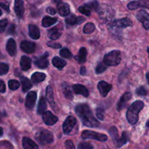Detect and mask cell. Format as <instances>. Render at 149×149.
<instances>
[{
	"label": "cell",
	"instance_id": "cell-1",
	"mask_svg": "<svg viewBox=\"0 0 149 149\" xmlns=\"http://www.w3.org/2000/svg\"><path fill=\"white\" fill-rule=\"evenodd\" d=\"M75 111L84 126L88 127H97L100 125V123L95 118L88 105L85 104L78 105L75 108Z\"/></svg>",
	"mask_w": 149,
	"mask_h": 149
},
{
	"label": "cell",
	"instance_id": "cell-2",
	"mask_svg": "<svg viewBox=\"0 0 149 149\" xmlns=\"http://www.w3.org/2000/svg\"><path fill=\"white\" fill-rule=\"evenodd\" d=\"M144 104L142 101L138 100L132 104L127 111V119L130 124H135L138 121V114L143 108Z\"/></svg>",
	"mask_w": 149,
	"mask_h": 149
},
{
	"label": "cell",
	"instance_id": "cell-3",
	"mask_svg": "<svg viewBox=\"0 0 149 149\" xmlns=\"http://www.w3.org/2000/svg\"><path fill=\"white\" fill-rule=\"evenodd\" d=\"M122 60L119 51H112L106 54L103 57V62L107 66H116L119 64Z\"/></svg>",
	"mask_w": 149,
	"mask_h": 149
},
{
	"label": "cell",
	"instance_id": "cell-4",
	"mask_svg": "<svg viewBox=\"0 0 149 149\" xmlns=\"http://www.w3.org/2000/svg\"><path fill=\"white\" fill-rule=\"evenodd\" d=\"M37 141L42 145L49 144L53 142V134L50 131L47 129H42L36 135Z\"/></svg>",
	"mask_w": 149,
	"mask_h": 149
},
{
	"label": "cell",
	"instance_id": "cell-5",
	"mask_svg": "<svg viewBox=\"0 0 149 149\" xmlns=\"http://www.w3.org/2000/svg\"><path fill=\"white\" fill-rule=\"evenodd\" d=\"M81 137L83 139H93V140H99V141H106L108 140V137L106 134L97 133L96 131H90V130H85L81 133Z\"/></svg>",
	"mask_w": 149,
	"mask_h": 149
},
{
	"label": "cell",
	"instance_id": "cell-6",
	"mask_svg": "<svg viewBox=\"0 0 149 149\" xmlns=\"http://www.w3.org/2000/svg\"><path fill=\"white\" fill-rule=\"evenodd\" d=\"M77 124V120L72 115H70L68 118L65 119V121H64L63 124V129L65 134H68L72 131V129H74V127H75V125Z\"/></svg>",
	"mask_w": 149,
	"mask_h": 149
},
{
	"label": "cell",
	"instance_id": "cell-7",
	"mask_svg": "<svg viewBox=\"0 0 149 149\" xmlns=\"http://www.w3.org/2000/svg\"><path fill=\"white\" fill-rule=\"evenodd\" d=\"M132 22L129 18H125L120 19V20H116L113 22L111 24V28L115 29H124V28L132 26Z\"/></svg>",
	"mask_w": 149,
	"mask_h": 149
},
{
	"label": "cell",
	"instance_id": "cell-8",
	"mask_svg": "<svg viewBox=\"0 0 149 149\" xmlns=\"http://www.w3.org/2000/svg\"><path fill=\"white\" fill-rule=\"evenodd\" d=\"M48 53H45L42 56L37 57L35 58L34 64L37 67L40 69H45L49 65V61H48Z\"/></svg>",
	"mask_w": 149,
	"mask_h": 149
},
{
	"label": "cell",
	"instance_id": "cell-9",
	"mask_svg": "<svg viewBox=\"0 0 149 149\" xmlns=\"http://www.w3.org/2000/svg\"><path fill=\"white\" fill-rule=\"evenodd\" d=\"M136 18L138 20L142 22L144 28L149 29V14L145 10H140L137 13Z\"/></svg>",
	"mask_w": 149,
	"mask_h": 149
},
{
	"label": "cell",
	"instance_id": "cell-10",
	"mask_svg": "<svg viewBox=\"0 0 149 149\" xmlns=\"http://www.w3.org/2000/svg\"><path fill=\"white\" fill-rule=\"evenodd\" d=\"M42 119L45 124L49 126L54 125L58 121V117L52 113L50 111H46L42 114Z\"/></svg>",
	"mask_w": 149,
	"mask_h": 149
},
{
	"label": "cell",
	"instance_id": "cell-11",
	"mask_svg": "<svg viewBox=\"0 0 149 149\" xmlns=\"http://www.w3.org/2000/svg\"><path fill=\"white\" fill-rule=\"evenodd\" d=\"M36 97H37V94L36 91H30L28 93L26 98V107L28 109L32 110L34 108Z\"/></svg>",
	"mask_w": 149,
	"mask_h": 149
},
{
	"label": "cell",
	"instance_id": "cell-12",
	"mask_svg": "<svg viewBox=\"0 0 149 149\" xmlns=\"http://www.w3.org/2000/svg\"><path fill=\"white\" fill-rule=\"evenodd\" d=\"M127 7L131 10H136L139 7H145L149 9V0H138L129 3Z\"/></svg>",
	"mask_w": 149,
	"mask_h": 149
},
{
	"label": "cell",
	"instance_id": "cell-13",
	"mask_svg": "<svg viewBox=\"0 0 149 149\" xmlns=\"http://www.w3.org/2000/svg\"><path fill=\"white\" fill-rule=\"evenodd\" d=\"M132 98V93L130 92H125L123 95L122 96V97L120 98L119 101L118 102L117 106H116V109L118 111H121L122 109L126 107L127 102L129 100H130V99Z\"/></svg>",
	"mask_w": 149,
	"mask_h": 149
},
{
	"label": "cell",
	"instance_id": "cell-14",
	"mask_svg": "<svg viewBox=\"0 0 149 149\" xmlns=\"http://www.w3.org/2000/svg\"><path fill=\"white\" fill-rule=\"evenodd\" d=\"M97 89L100 91V95L105 97V96H107L109 92L111 90L112 86L105 81H100L97 84Z\"/></svg>",
	"mask_w": 149,
	"mask_h": 149
},
{
	"label": "cell",
	"instance_id": "cell-15",
	"mask_svg": "<svg viewBox=\"0 0 149 149\" xmlns=\"http://www.w3.org/2000/svg\"><path fill=\"white\" fill-rule=\"evenodd\" d=\"M20 48L23 51L27 53H32L36 49V44L30 41H23L20 44Z\"/></svg>",
	"mask_w": 149,
	"mask_h": 149
},
{
	"label": "cell",
	"instance_id": "cell-16",
	"mask_svg": "<svg viewBox=\"0 0 149 149\" xmlns=\"http://www.w3.org/2000/svg\"><path fill=\"white\" fill-rule=\"evenodd\" d=\"M85 20V18L81 16H77L75 15H71L69 16H67L65 18V22L68 25L74 26V25L80 24L83 21Z\"/></svg>",
	"mask_w": 149,
	"mask_h": 149
},
{
	"label": "cell",
	"instance_id": "cell-17",
	"mask_svg": "<svg viewBox=\"0 0 149 149\" xmlns=\"http://www.w3.org/2000/svg\"><path fill=\"white\" fill-rule=\"evenodd\" d=\"M6 50H7V53L10 56H15L16 52H17V47H16L15 41L13 38H10L7 41V45H6Z\"/></svg>",
	"mask_w": 149,
	"mask_h": 149
},
{
	"label": "cell",
	"instance_id": "cell-18",
	"mask_svg": "<svg viewBox=\"0 0 149 149\" xmlns=\"http://www.w3.org/2000/svg\"><path fill=\"white\" fill-rule=\"evenodd\" d=\"M24 4L23 0H15V12L18 18H22L24 14Z\"/></svg>",
	"mask_w": 149,
	"mask_h": 149
},
{
	"label": "cell",
	"instance_id": "cell-19",
	"mask_svg": "<svg viewBox=\"0 0 149 149\" xmlns=\"http://www.w3.org/2000/svg\"><path fill=\"white\" fill-rule=\"evenodd\" d=\"M73 90L77 94H81L87 97L89 96V91L87 88L81 84H76L73 86Z\"/></svg>",
	"mask_w": 149,
	"mask_h": 149
},
{
	"label": "cell",
	"instance_id": "cell-20",
	"mask_svg": "<svg viewBox=\"0 0 149 149\" xmlns=\"http://www.w3.org/2000/svg\"><path fill=\"white\" fill-rule=\"evenodd\" d=\"M29 33L30 37L33 39H38L40 37V32H39V28L36 25H29Z\"/></svg>",
	"mask_w": 149,
	"mask_h": 149
},
{
	"label": "cell",
	"instance_id": "cell-21",
	"mask_svg": "<svg viewBox=\"0 0 149 149\" xmlns=\"http://www.w3.org/2000/svg\"><path fill=\"white\" fill-rule=\"evenodd\" d=\"M58 12L61 16H67L69 14L70 7L67 3L60 2L58 4Z\"/></svg>",
	"mask_w": 149,
	"mask_h": 149
},
{
	"label": "cell",
	"instance_id": "cell-22",
	"mask_svg": "<svg viewBox=\"0 0 149 149\" xmlns=\"http://www.w3.org/2000/svg\"><path fill=\"white\" fill-rule=\"evenodd\" d=\"M31 67V59L26 56H23L20 58V67L23 71H27Z\"/></svg>",
	"mask_w": 149,
	"mask_h": 149
},
{
	"label": "cell",
	"instance_id": "cell-23",
	"mask_svg": "<svg viewBox=\"0 0 149 149\" xmlns=\"http://www.w3.org/2000/svg\"><path fill=\"white\" fill-rule=\"evenodd\" d=\"M87 49H86L85 48H80L78 55H77L75 56L76 61H78L79 64L85 63L86 61H87Z\"/></svg>",
	"mask_w": 149,
	"mask_h": 149
},
{
	"label": "cell",
	"instance_id": "cell-24",
	"mask_svg": "<svg viewBox=\"0 0 149 149\" xmlns=\"http://www.w3.org/2000/svg\"><path fill=\"white\" fill-rule=\"evenodd\" d=\"M23 147L24 149H39L37 145L28 137L23 138Z\"/></svg>",
	"mask_w": 149,
	"mask_h": 149
},
{
	"label": "cell",
	"instance_id": "cell-25",
	"mask_svg": "<svg viewBox=\"0 0 149 149\" xmlns=\"http://www.w3.org/2000/svg\"><path fill=\"white\" fill-rule=\"evenodd\" d=\"M52 64L55 67L61 70V69L63 68L65 65H66V61L65 60H63V58H60V57H54L52 58Z\"/></svg>",
	"mask_w": 149,
	"mask_h": 149
},
{
	"label": "cell",
	"instance_id": "cell-26",
	"mask_svg": "<svg viewBox=\"0 0 149 149\" xmlns=\"http://www.w3.org/2000/svg\"><path fill=\"white\" fill-rule=\"evenodd\" d=\"M20 81H21L22 84V90L23 91L26 92L29 90L30 89H31L32 87V83L27 77H20Z\"/></svg>",
	"mask_w": 149,
	"mask_h": 149
},
{
	"label": "cell",
	"instance_id": "cell-27",
	"mask_svg": "<svg viewBox=\"0 0 149 149\" xmlns=\"http://www.w3.org/2000/svg\"><path fill=\"white\" fill-rule=\"evenodd\" d=\"M58 21V19L56 18H52L49 16H45L43 19H42V26L44 27H49V26H52V25L55 24L56 22Z\"/></svg>",
	"mask_w": 149,
	"mask_h": 149
},
{
	"label": "cell",
	"instance_id": "cell-28",
	"mask_svg": "<svg viewBox=\"0 0 149 149\" xmlns=\"http://www.w3.org/2000/svg\"><path fill=\"white\" fill-rule=\"evenodd\" d=\"M47 108V105L46 101H45V99L42 96L39 99V105H38V108H37V113L38 114H43L44 112H46Z\"/></svg>",
	"mask_w": 149,
	"mask_h": 149
},
{
	"label": "cell",
	"instance_id": "cell-29",
	"mask_svg": "<svg viewBox=\"0 0 149 149\" xmlns=\"http://www.w3.org/2000/svg\"><path fill=\"white\" fill-rule=\"evenodd\" d=\"M46 78V74L42 72H34L31 76V80L34 83H40Z\"/></svg>",
	"mask_w": 149,
	"mask_h": 149
},
{
	"label": "cell",
	"instance_id": "cell-30",
	"mask_svg": "<svg viewBox=\"0 0 149 149\" xmlns=\"http://www.w3.org/2000/svg\"><path fill=\"white\" fill-rule=\"evenodd\" d=\"M109 133L111 134L112 140H113V143H114L115 145H117L118 143L120 137H119V133H118V129L115 127H112L109 130Z\"/></svg>",
	"mask_w": 149,
	"mask_h": 149
},
{
	"label": "cell",
	"instance_id": "cell-31",
	"mask_svg": "<svg viewBox=\"0 0 149 149\" xmlns=\"http://www.w3.org/2000/svg\"><path fill=\"white\" fill-rule=\"evenodd\" d=\"M61 34L58 30V27H54L48 31V36L51 39H53V40L58 39L61 37Z\"/></svg>",
	"mask_w": 149,
	"mask_h": 149
},
{
	"label": "cell",
	"instance_id": "cell-32",
	"mask_svg": "<svg viewBox=\"0 0 149 149\" xmlns=\"http://www.w3.org/2000/svg\"><path fill=\"white\" fill-rule=\"evenodd\" d=\"M46 98L47 99L48 102H49L51 105H54L55 102H54L53 99V90H52V86H48L46 89Z\"/></svg>",
	"mask_w": 149,
	"mask_h": 149
},
{
	"label": "cell",
	"instance_id": "cell-33",
	"mask_svg": "<svg viewBox=\"0 0 149 149\" xmlns=\"http://www.w3.org/2000/svg\"><path fill=\"white\" fill-rule=\"evenodd\" d=\"M63 93L64 96H65L67 99H73V93L72 92H71V89H70V87L68 85L65 86V83H64V86L63 85Z\"/></svg>",
	"mask_w": 149,
	"mask_h": 149
},
{
	"label": "cell",
	"instance_id": "cell-34",
	"mask_svg": "<svg viewBox=\"0 0 149 149\" xmlns=\"http://www.w3.org/2000/svg\"><path fill=\"white\" fill-rule=\"evenodd\" d=\"M128 140H129V137H128L127 133L125 132V131H124L122 134V137L119 138V143H118L116 147L119 148V147H121V146L124 145L126 144V143H127Z\"/></svg>",
	"mask_w": 149,
	"mask_h": 149
},
{
	"label": "cell",
	"instance_id": "cell-35",
	"mask_svg": "<svg viewBox=\"0 0 149 149\" xmlns=\"http://www.w3.org/2000/svg\"><path fill=\"white\" fill-rule=\"evenodd\" d=\"M95 26L94 23L89 22V23H87V24L84 26L83 32H84V34H88L93 33L95 31Z\"/></svg>",
	"mask_w": 149,
	"mask_h": 149
},
{
	"label": "cell",
	"instance_id": "cell-36",
	"mask_svg": "<svg viewBox=\"0 0 149 149\" xmlns=\"http://www.w3.org/2000/svg\"><path fill=\"white\" fill-rule=\"evenodd\" d=\"M8 86L11 90L15 91L18 89L19 86H20V83L16 80H10L8 82Z\"/></svg>",
	"mask_w": 149,
	"mask_h": 149
},
{
	"label": "cell",
	"instance_id": "cell-37",
	"mask_svg": "<svg viewBox=\"0 0 149 149\" xmlns=\"http://www.w3.org/2000/svg\"><path fill=\"white\" fill-rule=\"evenodd\" d=\"M60 55L62 57H63V58H72L73 56L71 52L68 49V48H63V49L61 50V52H60Z\"/></svg>",
	"mask_w": 149,
	"mask_h": 149
},
{
	"label": "cell",
	"instance_id": "cell-38",
	"mask_svg": "<svg viewBox=\"0 0 149 149\" xmlns=\"http://www.w3.org/2000/svg\"><path fill=\"white\" fill-rule=\"evenodd\" d=\"M79 11L81 13H82V14L85 15H87V16L91 15V10H90V7H87L86 4L84 6H81V7H79Z\"/></svg>",
	"mask_w": 149,
	"mask_h": 149
},
{
	"label": "cell",
	"instance_id": "cell-39",
	"mask_svg": "<svg viewBox=\"0 0 149 149\" xmlns=\"http://www.w3.org/2000/svg\"><path fill=\"white\" fill-rule=\"evenodd\" d=\"M106 68H107V65H106L104 62H100V64H98V65L97 66V67H96V73H97V74H100V73L103 72L106 70Z\"/></svg>",
	"mask_w": 149,
	"mask_h": 149
},
{
	"label": "cell",
	"instance_id": "cell-40",
	"mask_svg": "<svg viewBox=\"0 0 149 149\" xmlns=\"http://www.w3.org/2000/svg\"><path fill=\"white\" fill-rule=\"evenodd\" d=\"M9 65L5 63H0V75H3L8 72Z\"/></svg>",
	"mask_w": 149,
	"mask_h": 149
},
{
	"label": "cell",
	"instance_id": "cell-41",
	"mask_svg": "<svg viewBox=\"0 0 149 149\" xmlns=\"http://www.w3.org/2000/svg\"><path fill=\"white\" fill-rule=\"evenodd\" d=\"M78 149H94L93 145L87 142H83L78 145Z\"/></svg>",
	"mask_w": 149,
	"mask_h": 149
},
{
	"label": "cell",
	"instance_id": "cell-42",
	"mask_svg": "<svg viewBox=\"0 0 149 149\" xmlns=\"http://www.w3.org/2000/svg\"><path fill=\"white\" fill-rule=\"evenodd\" d=\"M0 7L4 9L7 12H10V3L7 0H0Z\"/></svg>",
	"mask_w": 149,
	"mask_h": 149
},
{
	"label": "cell",
	"instance_id": "cell-43",
	"mask_svg": "<svg viewBox=\"0 0 149 149\" xmlns=\"http://www.w3.org/2000/svg\"><path fill=\"white\" fill-rule=\"evenodd\" d=\"M104 110L102 109V108H97V110H96V115H97V117L98 118V119L103 121V120L104 119Z\"/></svg>",
	"mask_w": 149,
	"mask_h": 149
},
{
	"label": "cell",
	"instance_id": "cell-44",
	"mask_svg": "<svg viewBox=\"0 0 149 149\" xmlns=\"http://www.w3.org/2000/svg\"><path fill=\"white\" fill-rule=\"evenodd\" d=\"M7 23H8L7 19H2V20H0V32L1 33L5 30V28L7 26Z\"/></svg>",
	"mask_w": 149,
	"mask_h": 149
},
{
	"label": "cell",
	"instance_id": "cell-45",
	"mask_svg": "<svg viewBox=\"0 0 149 149\" xmlns=\"http://www.w3.org/2000/svg\"><path fill=\"white\" fill-rule=\"evenodd\" d=\"M136 93L138 95L143 96H146V95L147 94V91L146 90V89L143 87V86H141V87L137 89Z\"/></svg>",
	"mask_w": 149,
	"mask_h": 149
},
{
	"label": "cell",
	"instance_id": "cell-46",
	"mask_svg": "<svg viewBox=\"0 0 149 149\" xmlns=\"http://www.w3.org/2000/svg\"><path fill=\"white\" fill-rule=\"evenodd\" d=\"M86 5H87L88 7H90V10H92V9H93V10H97V9L98 8V3H97L96 1H92V2L86 4Z\"/></svg>",
	"mask_w": 149,
	"mask_h": 149
},
{
	"label": "cell",
	"instance_id": "cell-47",
	"mask_svg": "<svg viewBox=\"0 0 149 149\" xmlns=\"http://www.w3.org/2000/svg\"><path fill=\"white\" fill-rule=\"evenodd\" d=\"M65 145L66 149H75V146H74V143L70 140L65 141Z\"/></svg>",
	"mask_w": 149,
	"mask_h": 149
},
{
	"label": "cell",
	"instance_id": "cell-48",
	"mask_svg": "<svg viewBox=\"0 0 149 149\" xmlns=\"http://www.w3.org/2000/svg\"><path fill=\"white\" fill-rule=\"evenodd\" d=\"M47 45L50 48H61V45L60 43H56V42H48Z\"/></svg>",
	"mask_w": 149,
	"mask_h": 149
},
{
	"label": "cell",
	"instance_id": "cell-49",
	"mask_svg": "<svg viewBox=\"0 0 149 149\" xmlns=\"http://www.w3.org/2000/svg\"><path fill=\"white\" fill-rule=\"evenodd\" d=\"M6 91L5 83L2 80H0V92L1 93H4Z\"/></svg>",
	"mask_w": 149,
	"mask_h": 149
},
{
	"label": "cell",
	"instance_id": "cell-50",
	"mask_svg": "<svg viewBox=\"0 0 149 149\" xmlns=\"http://www.w3.org/2000/svg\"><path fill=\"white\" fill-rule=\"evenodd\" d=\"M47 12L50 15H55V13H56V11H55V9L52 7H47Z\"/></svg>",
	"mask_w": 149,
	"mask_h": 149
},
{
	"label": "cell",
	"instance_id": "cell-51",
	"mask_svg": "<svg viewBox=\"0 0 149 149\" xmlns=\"http://www.w3.org/2000/svg\"><path fill=\"white\" fill-rule=\"evenodd\" d=\"M8 32L9 34H13L15 32V26L14 25H11V26H10V28H9V30H8Z\"/></svg>",
	"mask_w": 149,
	"mask_h": 149
},
{
	"label": "cell",
	"instance_id": "cell-52",
	"mask_svg": "<svg viewBox=\"0 0 149 149\" xmlns=\"http://www.w3.org/2000/svg\"><path fill=\"white\" fill-rule=\"evenodd\" d=\"M80 73H81V74H82V75H84V74H86V69L84 67H81V70H80Z\"/></svg>",
	"mask_w": 149,
	"mask_h": 149
},
{
	"label": "cell",
	"instance_id": "cell-53",
	"mask_svg": "<svg viewBox=\"0 0 149 149\" xmlns=\"http://www.w3.org/2000/svg\"><path fill=\"white\" fill-rule=\"evenodd\" d=\"M2 134H3V129L1 127H0V137L2 136Z\"/></svg>",
	"mask_w": 149,
	"mask_h": 149
},
{
	"label": "cell",
	"instance_id": "cell-54",
	"mask_svg": "<svg viewBox=\"0 0 149 149\" xmlns=\"http://www.w3.org/2000/svg\"><path fill=\"white\" fill-rule=\"evenodd\" d=\"M146 78H147V80H148V82L149 83V72L146 74Z\"/></svg>",
	"mask_w": 149,
	"mask_h": 149
},
{
	"label": "cell",
	"instance_id": "cell-55",
	"mask_svg": "<svg viewBox=\"0 0 149 149\" xmlns=\"http://www.w3.org/2000/svg\"><path fill=\"white\" fill-rule=\"evenodd\" d=\"M2 116H3V114L1 113V112H0V121H1V118H2Z\"/></svg>",
	"mask_w": 149,
	"mask_h": 149
},
{
	"label": "cell",
	"instance_id": "cell-56",
	"mask_svg": "<svg viewBox=\"0 0 149 149\" xmlns=\"http://www.w3.org/2000/svg\"><path fill=\"white\" fill-rule=\"evenodd\" d=\"M54 1H55V2H60V1H61V0H53Z\"/></svg>",
	"mask_w": 149,
	"mask_h": 149
},
{
	"label": "cell",
	"instance_id": "cell-57",
	"mask_svg": "<svg viewBox=\"0 0 149 149\" xmlns=\"http://www.w3.org/2000/svg\"><path fill=\"white\" fill-rule=\"evenodd\" d=\"M146 126H147V127H149V120H148V122H147V124H146Z\"/></svg>",
	"mask_w": 149,
	"mask_h": 149
},
{
	"label": "cell",
	"instance_id": "cell-58",
	"mask_svg": "<svg viewBox=\"0 0 149 149\" xmlns=\"http://www.w3.org/2000/svg\"><path fill=\"white\" fill-rule=\"evenodd\" d=\"M1 14H2V12H1V10H0V16L1 15Z\"/></svg>",
	"mask_w": 149,
	"mask_h": 149
},
{
	"label": "cell",
	"instance_id": "cell-59",
	"mask_svg": "<svg viewBox=\"0 0 149 149\" xmlns=\"http://www.w3.org/2000/svg\"><path fill=\"white\" fill-rule=\"evenodd\" d=\"M148 55H149V48H148Z\"/></svg>",
	"mask_w": 149,
	"mask_h": 149
},
{
	"label": "cell",
	"instance_id": "cell-60",
	"mask_svg": "<svg viewBox=\"0 0 149 149\" xmlns=\"http://www.w3.org/2000/svg\"><path fill=\"white\" fill-rule=\"evenodd\" d=\"M0 58H1V57H0Z\"/></svg>",
	"mask_w": 149,
	"mask_h": 149
}]
</instances>
